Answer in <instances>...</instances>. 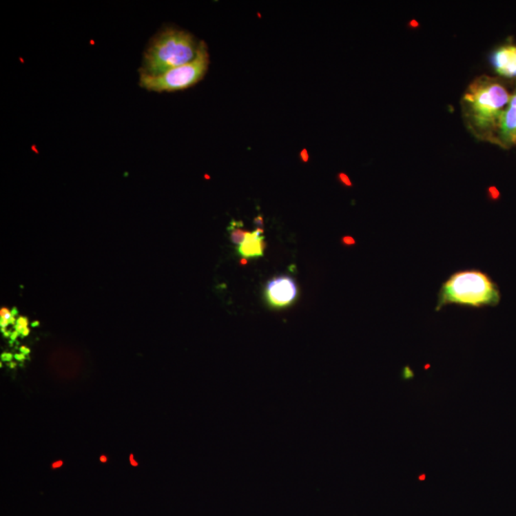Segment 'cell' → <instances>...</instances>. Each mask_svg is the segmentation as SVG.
I'll use <instances>...</instances> for the list:
<instances>
[{"mask_svg": "<svg viewBox=\"0 0 516 516\" xmlns=\"http://www.w3.org/2000/svg\"><path fill=\"white\" fill-rule=\"evenodd\" d=\"M501 293L497 284L480 270L455 271L442 284L437 312L446 305L462 307H495L499 305Z\"/></svg>", "mask_w": 516, "mask_h": 516, "instance_id": "obj_3", "label": "cell"}, {"mask_svg": "<svg viewBox=\"0 0 516 516\" xmlns=\"http://www.w3.org/2000/svg\"><path fill=\"white\" fill-rule=\"evenodd\" d=\"M254 225H256V226H258V228H262V227L264 226L262 216H259L256 217V218L254 220Z\"/></svg>", "mask_w": 516, "mask_h": 516, "instance_id": "obj_16", "label": "cell"}, {"mask_svg": "<svg viewBox=\"0 0 516 516\" xmlns=\"http://www.w3.org/2000/svg\"><path fill=\"white\" fill-rule=\"evenodd\" d=\"M14 358V355L12 354V353L4 352L1 354L2 362H11Z\"/></svg>", "mask_w": 516, "mask_h": 516, "instance_id": "obj_13", "label": "cell"}, {"mask_svg": "<svg viewBox=\"0 0 516 516\" xmlns=\"http://www.w3.org/2000/svg\"><path fill=\"white\" fill-rule=\"evenodd\" d=\"M342 243L344 244V245L350 246V245H354L355 244V241L354 240V238L353 237L347 236L342 237Z\"/></svg>", "mask_w": 516, "mask_h": 516, "instance_id": "obj_14", "label": "cell"}, {"mask_svg": "<svg viewBox=\"0 0 516 516\" xmlns=\"http://www.w3.org/2000/svg\"><path fill=\"white\" fill-rule=\"evenodd\" d=\"M260 234H263V229L260 228L256 229L253 233L247 234L245 240L237 248V251L242 258L246 259L262 258L263 250L261 241L263 240L264 236H259Z\"/></svg>", "mask_w": 516, "mask_h": 516, "instance_id": "obj_8", "label": "cell"}, {"mask_svg": "<svg viewBox=\"0 0 516 516\" xmlns=\"http://www.w3.org/2000/svg\"><path fill=\"white\" fill-rule=\"evenodd\" d=\"M301 157H302L303 161L305 162L308 161V155H307V152H306V150H303V152H301Z\"/></svg>", "mask_w": 516, "mask_h": 516, "instance_id": "obj_24", "label": "cell"}, {"mask_svg": "<svg viewBox=\"0 0 516 516\" xmlns=\"http://www.w3.org/2000/svg\"><path fill=\"white\" fill-rule=\"evenodd\" d=\"M14 359H16L17 362H24V360H26V355L22 354V353H21V354H16L14 355Z\"/></svg>", "mask_w": 516, "mask_h": 516, "instance_id": "obj_18", "label": "cell"}, {"mask_svg": "<svg viewBox=\"0 0 516 516\" xmlns=\"http://www.w3.org/2000/svg\"><path fill=\"white\" fill-rule=\"evenodd\" d=\"M12 317H13V313H12V311L8 309V308L2 307L1 309H0V318H1V320H10V318Z\"/></svg>", "mask_w": 516, "mask_h": 516, "instance_id": "obj_11", "label": "cell"}, {"mask_svg": "<svg viewBox=\"0 0 516 516\" xmlns=\"http://www.w3.org/2000/svg\"><path fill=\"white\" fill-rule=\"evenodd\" d=\"M10 324L9 320H1L0 318V326H1V328H6L7 326Z\"/></svg>", "mask_w": 516, "mask_h": 516, "instance_id": "obj_23", "label": "cell"}, {"mask_svg": "<svg viewBox=\"0 0 516 516\" xmlns=\"http://www.w3.org/2000/svg\"><path fill=\"white\" fill-rule=\"evenodd\" d=\"M201 43L187 32L167 28L160 32L148 44L140 74L158 76L185 65L196 59Z\"/></svg>", "mask_w": 516, "mask_h": 516, "instance_id": "obj_2", "label": "cell"}, {"mask_svg": "<svg viewBox=\"0 0 516 516\" xmlns=\"http://www.w3.org/2000/svg\"><path fill=\"white\" fill-rule=\"evenodd\" d=\"M28 318L22 317V316H21V317L17 318V324L14 325V330L17 331V332L21 334L22 330L25 329V328H28Z\"/></svg>", "mask_w": 516, "mask_h": 516, "instance_id": "obj_10", "label": "cell"}, {"mask_svg": "<svg viewBox=\"0 0 516 516\" xmlns=\"http://www.w3.org/2000/svg\"><path fill=\"white\" fill-rule=\"evenodd\" d=\"M247 263H248V259H246V258L241 259L240 264H242V265H246Z\"/></svg>", "mask_w": 516, "mask_h": 516, "instance_id": "obj_27", "label": "cell"}, {"mask_svg": "<svg viewBox=\"0 0 516 516\" xmlns=\"http://www.w3.org/2000/svg\"><path fill=\"white\" fill-rule=\"evenodd\" d=\"M298 296V287L290 276H280L268 282L265 288V298L274 308H284L292 305Z\"/></svg>", "mask_w": 516, "mask_h": 516, "instance_id": "obj_5", "label": "cell"}, {"mask_svg": "<svg viewBox=\"0 0 516 516\" xmlns=\"http://www.w3.org/2000/svg\"><path fill=\"white\" fill-rule=\"evenodd\" d=\"M242 227H243L242 222L231 221L228 228L231 240L237 247L240 246L243 243L244 240H245L247 234H248V231H244Z\"/></svg>", "mask_w": 516, "mask_h": 516, "instance_id": "obj_9", "label": "cell"}, {"mask_svg": "<svg viewBox=\"0 0 516 516\" xmlns=\"http://www.w3.org/2000/svg\"><path fill=\"white\" fill-rule=\"evenodd\" d=\"M30 333H31V330H30V328H25V329L22 330L21 336L22 338H26L27 336H29Z\"/></svg>", "mask_w": 516, "mask_h": 516, "instance_id": "obj_22", "label": "cell"}, {"mask_svg": "<svg viewBox=\"0 0 516 516\" xmlns=\"http://www.w3.org/2000/svg\"><path fill=\"white\" fill-rule=\"evenodd\" d=\"M513 86L499 76H476L462 95L464 125L479 142L497 145L501 123L512 96Z\"/></svg>", "mask_w": 516, "mask_h": 516, "instance_id": "obj_1", "label": "cell"}, {"mask_svg": "<svg viewBox=\"0 0 516 516\" xmlns=\"http://www.w3.org/2000/svg\"><path fill=\"white\" fill-rule=\"evenodd\" d=\"M1 332H2V334H3L5 338L11 337V334H12L11 331L7 330L6 328H1Z\"/></svg>", "mask_w": 516, "mask_h": 516, "instance_id": "obj_21", "label": "cell"}, {"mask_svg": "<svg viewBox=\"0 0 516 516\" xmlns=\"http://www.w3.org/2000/svg\"><path fill=\"white\" fill-rule=\"evenodd\" d=\"M17 362H9V367H10V369H16V367H17Z\"/></svg>", "mask_w": 516, "mask_h": 516, "instance_id": "obj_26", "label": "cell"}, {"mask_svg": "<svg viewBox=\"0 0 516 516\" xmlns=\"http://www.w3.org/2000/svg\"><path fill=\"white\" fill-rule=\"evenodd\" d=\"M63 465L64 463L63 460H58L53 462V463L51 464V468L52 470H58V468H61Z\"/></svg>", "mask_w": 516, "mask_h": 516, "instance_id": "obj_15", "label": "cell"}, {"mask_svg": "<svg viewBox=\"0 0 516 516\" xmlns=\"http://www.w3.org/2000/svg\"><path fill=\"white\" fill-rule=\"evenodd\" d=\"M340 181L342 183L344 186L352 187V183L350 181L349 177L347 174H339Z\"/></svg>", "mask_w": 516, "mask_h": 516, "instance_id": "obj_12", "label": "cell"}, {"mask_svg": "<svg viewBox=\"0 0 516 516\" xmlns=\"http://www.w3.org/2000/svg\"><path fill=\"white\" fill-rule=\"evenodd\" d=\"M491 68L499 78L516 81V44L507 43L498 46L488 56Z\"/></svg>", "mask_w": 516, "mask_h": 516, "instance_id": "obj_6", "label": "cell"}, {"mask_svg": "<svg viewBox=\"0 0 516 516\" xmlns=\"http://www.w3.org/2000/svg\"><path fill=\"white\" fill-rule=\"evenodd\" d=\"M209 58L206 43L202 41L199 55L192 63L172 69L161 75L140 74V86L154 92H174L192 87L206 75Z\"/></svg>", "mask_w": 516, "mask_h": 516, "instance_id": "obj_4", "label": "cell"}, {"mask_svg": "<svg viewBox=\"0 0 516 516\" xmlns=\"http://www.w3.org/2000/svg\"><path fill=\"white\" fill-rule=\"evenodd\" d=\"M497 145L504 149L516 147V81L510 103L504 113Z\"/></svg>", "mask_w": 516, "mask_h": 516, "instance_id": "obj_7", "label": "cell"}, {"mask_svg": "<svg viewBox=\"0 0 516 516\" xmlns=\"http://www.w3.org/2000/svg\"><path fill=\"white\" fill-rule=\"evenodd\" d=\"M100 462L101 463L105 464L108 462V457L106 455H102L100 457Z\"/></svg>", "mask_w": 516, "mask_h": 516, "instance_id": "obj_25", "label": "cell"}, {"mask_svg": "<svg viewBox=\"0 0 516 516\" xmlns=\"http://www.w3.org/2000/svg\"><path fill=\"white\" fill-rule=\"evenodd\" d=\"M19 350H21V353H22V354L26 355H29L30 353H31V350H30L29 348L26 347H21V348H19Z\"/></svg>", "mask_w": 516, "mask_h": 516, "instance_id": "obj_20", "label": "cell"}, {"mask_svg": "<svg viewBox=\"0 0 516 516\" xmlns=\"http://www.w3.org/2000/svg\"><path fill=\"white\" fill-rule=\"evenodd\" d=\"M130 465H132V466H134V468H137V466H139V463H138V462L136 461V459L134 457V454L133 453H130Z\"/></svg>", "mask_w": 516, "mask_h": 516, "instance_id": "obj_17", "label": "cell"}, {"mask_svg": "<svg viewBox=\"0 0 516 516\" xmlns=\"http://www.w3.org/2000/svg\"><path fill=\"white\" fill-rule=\"evenodd\" d=\"M19 333L17 332V331L14 330V332H12L11 337H10V339H11L12 342H14V340H17V338L19 337Z\"/></svg>", "mask_w": 516, "mask_h": 516, "instance_id": "obj_19", "label": "cell"}, {"mask_svg": "<svg viewBox=\"0 0 516 516\" xmlns=\"http://www.w3.org/2000/svg\"><path fill=\"white\" fill-rule=\"evenodd\" d=\"M39 325V322H34L32 323V326H33V327H38Z\"/></svg>", "mask_w": 516, "mask_h": 516, "instance_id": "obj_29", "label": "cell"}, {"mask_svg": "<svg viewBox=\"0 0 516 516\" xmlns=\"http://www.w3.org/2000/svg\"><path fill=\"white\" fill-rule=\"evenodd\" d=\"M12 313H13V316H14V317H16L17 313H19V312H17V309L16 307L13 308V310H12Z\"/></svg>", "mask_w": 516, "mask_h": 516, "instance_id": "obj_28", "label": "cell"}]
</instances>
